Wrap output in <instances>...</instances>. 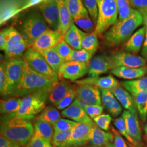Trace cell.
<instances>
[{
  "instance_id": "cell-17",
  "label": "cell",
  "mask_w": 147,
  "mask_h": 147,
  "mask_svg": "<svg viewBox=\"0 0 147 147\" xmlns=\"http://www.w3.org/2000/svg\"><path fill=\"white\" fill-rule=\"evenodd\" d=\"M126 129L129 135L138 144L142 141V132L138 119L137 113H132L129 111H124L122 114Z\"/></svg>"
},
{
  "instance_id": "cell-63",
  "label": "cell",
  "mask_w": 147,
  "mask_h": 147,
  "mask_svg": "<svg viewBox=\"0 0 147 147\" xmlns=\"http://www.w3.org/2000/svg\"><path fill=\"white\" fill-rule=\"evenodd\" d=\"M146 58H147V57H146Z\"/></svg>"
},
{
  "instance_id": "cell-30",
  "label": "cell",
  "mask_w": 147,
  "mask_h": 147,
  "mask_svg": "<svg viewBox=\"0 0 147 147\" xmlns=\"http://www.w3.org/2000/svg\"><path fill=\"white\" fill-rule=\"evenodd\" d=\"M131 94L140 117L142 122L144 123L147 119V92L140 91Z\"/></svg>"
},
{
  "instance_id": "cell-50",
  "label": "cell",
  "mask_w": 147,
  "mask_h": 147,
  "mask_svg": "<svg viewBox=\"0 0 147 147\" xmlns=\"http://www.w3.org/2000/svg\"><path fill=\"white\" fill-rule=\"evenodd\" d=\"M27 147H53L50 142L38 137L32 136Z\"/></svg>"
},
{
  "instance_id": "cell-18",
  "label": "cell",
  "mask_w": 147,
  "mask_h": 147,
  "mask_svg": "<svg viewBox=\"0 0 147 147\" xmlns=\"http://www.w3.org/2000/svg\"><path fill=\"white\" fill-rule=\"evenodd\" d=\"M19 0H1V25L21 13V6Z\"/></svg>"
},
{
  "instance_id": "cell-27",
  "label": "cell",
  "mask_w": 147,
  "mask_h": 147,
  "mask_svg": "<svg viewBox=\"0 0 147 147\" xmlns=\"http://www.w3.org/2000/svg\"><path fill=\"white\" fill-rule=\"evenodd\" d=\"M146 28L145 26L138 29L124 46V49L129 53L136 54L140 51L142 47L144 37L146 36Z\"/></svg>"
},
{
  "instance_id": "cell-52",
  "label": "cell",
  "mask_w": 147,
  "mask_h": 147,
  "mask_svg": "<svg viewBox=\"0 0 147 147\" xmlns=\"http://www.w3.org/2000/svg\"><path fill=\"white\" fill-rule=\"evenodd\" d=\"M112 131L114 137L113 144L115 147H128L124 139L113 127H112Z\"/></svg>"
},
{
  "instance_id": "cell-12",
  "label": "cell",
  "mask_w": 147,
  "mask_h": 147,
  "mask_svg": "<svg viewBox=\"0 0 147 147\" xmlns=\"http://www.w3.org/2000/svg\"><path fill=\"white\" fill-rule=\"evenodd\" d=\"M94 123L91 124L79 123L73 129L71 136L69 138L65 147H80L89 141Z\"/></svg>"
},
{
  "instance_id": "cell-21",
  "label": "cell",
  "mask_w": 147,
  "mask_h": 147,
  "mask_svg": "<svg viewBox=\"0 0 147 147\" xmlns=\"http://www.w3.org/2000/svg\"><path fill=\"white\" fill-rule=\"evenodd\" d=\"M111 73L121 79L134 80L143 77L147 73V67L137 68L118 67L112 69Z\"/></svg>"
},
{
  "instance_id": "cell-32",
  "label": "cell",
  "mask_w": 147,
  "mask_h": 147,
  "mask_svg": "<svg viewBox=\"0 0 147 147\" xmlns=\"http://www.w3.org/2000/svg\"><path fill=\"white\" fill-rule=\"evenodd\" d=\"M22 99L11 98L5 100H1L0 112L1 115H7L16 113L21 105Z\"/></svg>"
},
{
  "instance_id": "cell-22",
  "label": "cell",
  "mask_w": 147,
  "mask_h": 147,
  "mask_svg": "<svg viewBox=\"0 0 147 147\" xmlns=\"http://www.w3.org/2000/svg\"><path fill=\"white\" fill-rule=\"evenodd\" d=\"M61 113L63 117L78 123L91 124L94 123L84 109L73 104L63 110Z\"/></svg>"
},
{
  "instance_id": "cell-58",
  "label": "cell",
  "mask_w": 147,
  "mask_h": 147,
  "mask_svg": "<svg viewBox=\"0 0 147 147\" xmlns=\"http://www.w3.org/2000/svg\"><path fill=\"white\" fill-rule=\"evenodd\" d=\"M142 16H143V24H144V26L146 27V30L147 31V11Z\"/></svg>"
},
{
  "instance_id": "cell-14",
  "label": "cell",
  "mask_w": 147,
  "mask_h": 147,
  "mask_svg": "<svg viewBox=\"0 0 147 147\" xmlns=\"http://www.w3.org/2000/svg\"><path fill=\"white\" fill-rule=\"evenodd\" d=\"M64 39L63 36L58 31L49 29L39 37L31 47L37 52L55 47Z\"/></svg>"
},
{
  "instance_id": "cell-60",
  "label": "cell",
  "mask_w": 147,
  "mask_h": 147,
  "mask_svg": "<svg viewBox=\"0 0 147 147\" xmlns=\"http://www.w3.org/2000/svg\"><path fill=\"white\" fill-rule=\"evenodd\" d=\"M144 131H145V133H146V137H147V121L146 125V126L144 127Z\"/></svg>"
},
{
  "instance_id": "cell-24",
  "label": "cell",
  "mask_w": 147,
  "mask_h": 147,
  "mask_svg": "<svg viewBox=\"0 0 147 147\" xmlns=\"http://www.w3.org/2000/svg\"><path fill=\"white\" fill-rule=\"evenodd\" d=\"M111 91L116 99L126 110L130 111L132 113H137L133 97L126 89L119 85L112 89Z\"/></svg>"
},
{
  "instance_id": "cell-29",
  "label": "cell",
  "mask_w": 147,
  "mask_h": 147,
  "mask_svg": "<svg viewBox=\"0 0 147 147\" xmlns=\"http://www.w3.org/2000/svg\"><path fill=\"white\" fill-rule=\"evenodd\" d=\"M39 53L42 55V56L45 59L48 64L53 70L56 73L58 74L61 67L65 62L59 55L55 47L44 50Z\"/></svg>"
},
{
  "instance_id": "cell-9",
  "label": "cell",
  "mask_w": 147,
  "mask_h": 147,
  "mask_svg": "<svg viewBox=\"0 0 147 147\" xmlns=\"http://www.w3.org/2000/svg\"><path fill=\"white\" fill-rule=\"evenodd\" d=\"M38 8L49 28L53 31H58L59 26L58 0H45L38 5Z\"/></svg>"
},
{
  "instance_id": "cell-42",
  "label": "cell",
  "mask_w": 147,
  "mask_h": 147,
  "mask_svg": "<svg viewBox=\"0 0 147 147\" xmlns=\"http://www.w3.org/2000/svg\"><path fill=\"white\" fill-rule=\"evenodd\" d=\"M72 130L67 131L55 132L52 140L53 145L56 147H65Z\"/></svg>"
},
{
  "instance_id": "cell-51",
  "label": "cell",
  "mask_w": 147,
  "mask_h": 147,
  "mask_svg": "<svg viewBox=\"0 0 147 147\" xmlns=\"http://www.w3.org/2000/svg\"><path fill=\"white\" fill-rule=\"evenodd\" d=\"M130 5L142 16L147 11V0H129Z\"/></svg>"
},
{
  "instance_id": "cell-57",
  "label": "cell",
  "mask_w": 147,
  "mask_h": 147,
  "mask_svg": "<svg viewBox=\"0 0 147 147\" xmlns=\"http://www.w3.org/2000/svg\"><path fill=\"white\" fill-rule=\"evenodd\" d=\"M141 53L142 55L144 57H147V31L146 32V36H145V40L143 42V47H142Z\"/></svg>"
},
{
  "instance_id": "cell-62",
  "label": "cell",
  "mask_w": 147,
  "mask_h": 147,
  "mask_svg": "<svg viewBox=\"0 0 147 147\" xmlns=\"http://www.w3.org/2000/svg\"><path fill=\"white\" fill-rule=\"evenodd\" d=\"M96 147V146H92V147Z\"/></svg>"
},
{
  "instance_id": "cell-36",
  "label": "cell",
  "mask_w": 147,
  "mask_h": 147,
  "mask_svg": "<svg viewBox=\"0 0 147 147\" xmlns=\"http://www.w3.org/2000/svg\"><path fill=\"white\" fill-rule=\"evenodd\" d=\"M116 1L118 11V16L117 22L121 23L131 16L134 9H132L131 8L129 0Z\"/></svg>"
},
{
  "instance_id": "cell-31",
  "label": "cell",
  "mask_w": 147,
  "mask_h": 147,
  "mask_svg": "<svg viewBox=\"0 0 147 147\" xmlns=\"http://www.w3.org/2000/svg\"><path fill=\"white\" fill-rule=\"evenodd\" d=\"M121 84L131 94L140 91L147 92V76L134 80L122 81Z\"/></svg>"
},
{
  "instance_id": "cell-48",
  "label": "cell",
  "mask_w": 147,
  "mask_h": 147,
  "mask_svg": "<svg viewBox=\"0 0 147 147\" xmlns=\"http://www.w3.org/2000/svg\"><path fill=\"white\" fill-rule=\"evenodd\" d=\"M0 92L1 96H6L9 95L5 76V67L3 62H1L0 65Z\"/></svg>"
},
{
  "instance_id": "cell-10",
  "label": "cell",
  "mask_w": 147,
  "mask_h": 147,
  "mask_svg": "<svg viewBox=\"0 0 147 147\" xmlns=\"http://www.w3.org/2000/svg\"><path fill=\"white\" fill-rule=\"evenodd\" d=\"M88 64L74 61L63 63L58 72L59 80H68L76 81L88 73Z\"/></svg>"
},
{
  "instance_id": "cell-38",
  "label": "cell",
  "mask_w": 147,
  "mask_h": 147,
  "mask_svg": "<svg viewBox=\"0 0 147 147\" xmlns=\"http://www.w3.org/2000/svg\"><path fill=\"white\" fill-rule=\"evenodd\" d=\"M74 20L75 24L87 33H90L94 31L96 24L90 16H80L74 19Z\"/></svg>"
},
{
  "instance_id": "cell-23",
  "label": "cell",
  "mask_w": 147,
  "mask_h": 147,
  "mask_svg": "<svg viewBox=\"0 0 147 147\" xmlns=\"http://www.w3.org/2000/svg\"><path fill=\"white\" fill-rule=\"evenodd\" d=\"M101 100L106 109L113 117L120 115L122 107L119 101L110 89H101Z\"/></svg>"
},
{
  "instance_id": "cell-44",
  "label": "cell",
  "mask_w": 147,
  "mask_h": 147,
  "mask_svg": "<svg viewBox=\"0 0 147 147\" xmlns=\"http://www.w3.org/2000/svg\"><path fill=\"white\" fill-rule=\"evenodd\" d=\"M54 47L59 55L63 59L64 62H69L71 53L73 49L64 41V39Z\"/></svg>"
},
{
  "instance_id": "cell-53",
  "label": "cell",
  "mask_w": 147,
  "mask_h": 147,
  "mask_svg": "<svg viewBox=\"0 0 147 147\" xmlns=\"http://www.w3.org/2000/svg\"><path fill=\"white\" fill-rule=\"evenodd\" d=\"M44 1L45 0H26L24 4L22 5L20 10L21 12L28 8H31L32 7L39 5Z\"/></svg>"
},
{
  "instance_id": "cell-13",
  "label": "cell",
  "mask_w": 147,
  "mask_h": 147,
  "mask_svg": "<svg viewBox=\"0 0 147 147\" xmlns=\"http://www.w3.org/2000/svg\"><path fill=\"white\" fill-rule=\"evenodd\" d=\"M116 67H125L129 68H141L144 67L146 61L142 57L134 55L125 51H119L111 56Z\"/></svg>"
},
{
  "instance_id": "cell-11",
  "label": "cell",
  "mask_w": 147,
  "mask_h": 147,
  "mask_svg": "<svg viewBox=\"0 0 147 147\" xmlns=\"http://www.w3.org/2000/svg\"><path fill=\"white\" fill-rule=\"evenodd\" d=\"M115 68L116 65L111 56L102 54L90 60L88 64L87 73L89 77H98Z\"/></svg>"
},
{
  "instance_id": "cell-5",
  "label": "cell",
  "mask_w": 147,
  "mask_h": 147,
  "mask_svg": "<svg viewBox=\"0 0 147 147\" xmlns=\"http://www.w3.org/2000/svg\"><path fill=\"white\" fill-rule=\"evenodd\" d=\"M51 89L40 90L24 96L22 99L19 110L16 113L10 115L28 120L34 118L45 109Z\"/></svg>"
},
{
  "instance_id": "cell-7",
  "label": "cell",
  "mask_w": 147,
  "mask_h": 147,
  "mask_svg": "<svg viewBox=\"0 0 147 147\" xmlns=\"http://www.w3.org/2000/svg\"><path fill=\"white\" fill-rule=\"evenodd\" d=\"M9 95L15 96L21 82L24 71L25 59L24 57L7 59L3 62Z\"/></svg>"
},
{
  "instance_id": "cell-4",
  "label": "cell",
  "mask_w": 147,
  "mask_h": 147,
  "mask_svg": "<svg viewBox=\"0 0 147 147\" xmlns=\"http://www.w3.org/2000/svg\"><path fill=\"white\" fill-rule=\"evenodd\" d=\"M56 83L33 70L25 60L23 76L15 96H25L40 90L51 89Z\"/></svg>"
},
{
  "instance_id": "cell-6",
  "label": "cell",
  "mask_w": 147,
  "mask_h": 147,
  "mask_svg": "<svg viewBox=\"0 0 147 147\" xmlns=\"http://www.w3.org/2000/svg\"><path fill=\"white\" fill-rule=\"evenodd\" d=\"M98 18L94 32L100 35L116 22L118 11L116 0H97Z\"/></svg>"
},
{
  "instance_id": "cell-45",
  "label": "cell",
  "mask_w": 147,
  "mask_h": 147,
  "mask_svg": "<svg viewBox=\"0 0 147 147\" xmlns=\"http://www.w3.org/2000/svg\"><path fill=\"white\" fill-rule=\"evenodd\" d=\"M79 123L69 119L61 118L53 125L55 132H64L71 130Z\"/></svg>"
},
{
  "instance_id": "cell-2",
  "label": "cell",
  "mask_w": 147,
  "mask_h": 147,
  "mask_svg": "<svg viewBox=\"0 0 147 147\" xmlns=\"http://www.w3.org/2000/svg\"><path fill=\"white\" fill-rule=\"evenodd\" d=\"M143 23L141 14L134 9L131 16L123 22L112 25L104 36L105 45L109 47H116L125 42L134 31Z\"/></svg>"
},
{
  "instance_id": "cell-39",
  "label": "cell",
  "mask_w": 147,
  "mask_h": 147,
  "mask_svg": "<svg viewBox=\"0 0 147 147\" xmlns=\"http://www.w3.org/2000/svg\"><path fill=\"white\" fill-rule=\"evenodd\" d=\"M6 40L7 47L14 46L25 42L20 32L13 27L7 28Z\"/></svg>"
},
{
  "instance_id": "cell-28",
  "label": "cell",
  "mask_w": 147,
  "mask_h": 147,
  "mask_svg": "<svg viewBox=\"0 0 147 147\" xmlns=\"http://www.w3.org/2000/svg\"><path fill=\"white\" fill-rule=\"evenodd\" d=\"M53 126L46 121L36 118V121L34 122V131L33 136L51 142L53 140L54 134Z\"/></svg>"
},
{
  "instance_id": "cell-15",
  "label": "cell",
  "mask_w": 147,
  "mask_h": 147,
  "mask_svg": "<svg viewBox=\"0 0 147 147\" xmlns=\"http://www.w3.org/2000/svg\"><path fill=\"white\" fill-rule=\"evenodd\" d=\"M77 98L89 105H101V91L90 84H81L77 87Z\"/></svg>"
},
{
  "instance_id": "cell-25",
  "label": "cell",
  "mask_w": 147,
  "mask_h": 147,
  "mask_svg": "<svg viewBox=\"0 0 147 147\" xmlns=\"http://www.w3.org/2000/svg\"><path fill=\"white\" fill-rule=\"evenodd\" d=\"M113 135L110 132L104 131L94 123L90 134L89 141L96 147L106 146L113 141Z\"/></svg>"
},
{
  "instance_id": "cell-35",
  "label": "cell",
  "mask_w": 147,
  "mask_h": 147,
  "mask_svg": "<svg viewBox=\"0 0 147 147\" xmlns=\"http://www.w3.org/2000/svg\"><path fill=\"white\" fill-rule=\"evenodd\" d=\"M99 47L98 34L94 31L86 33L82 41V48L94 55Z\"/></svg>"
},
{
  "instance_id": "cell-61",
  "label": "cell",
  "mask_w": 147,
  "mask_h": 147,
  "mask_svg": "<svg viewBox=\"0 0 147 147\" xmlns=\"http://www.w3.org/2000/svg\"><path fill=\"white\" fill-rule=\"evenodd\" d=\"M21 147V146H20V145H19V144H16V145H15L14 147Z\"/></svg>"
},
{
  "instance_id": "cell-41",
  "label": "cell",
  "mask_w": 147,
  "mask_h": 147,
  "mask_svg": "<svg viewBox=\"0 0 147 147\" xmlns=\"http://www.w3.org/2000/svg\"><path fill=\"white\" fill-rule=\"evenodd\" d=\"M77 97V87L73 86L68 93L55 106L58 110H64L73 102Z\"/></svg>"
},
{
  "instance_id": "cell-56",
  "label": "cell",
  "mask_w": 147,
  "mask_h": 147,
  "mask_svg": "<svg viewBox=\"0 0 147 147\" xmlns=\"http://www.w3.org/2000/svg\"><path fill=\"white\" fill-rule=\"evenodd\" d=\"M72 104L77 105V106H78L79 107H81V108H82V109H85V108L86 107V106L88 105V104H87L83 100L80 99L79 98H78L77 97H76V98L74 100Z\"/></svg>"
},
{
  "instance_id": "cell-8",
  "label": "cell",
  "mask_w": 147,
  "mask_h": 147,
  "mask_svg": "<svg viewBox=\"0 0 147 147\" xmlns=\"http://www.w3.org/2000/svg\"><path fill=\"white\" fill-rule=\"evenodd\" d=\"M24 58L30 68L55 82L59 81L58 74L49 66L42 55L29 47L24 53Z\"/></svg>"
},
{
  "instance_id": "cell-34",
  "label": "cell",
  "mask_w": 147,
  "mask_h": 147,
  "mask_svg": "<svg viewBox=\"0 0 147 147\" xmlns=\"http://www.w3.org/2000/svg\"><path fill=\"white\" fill-rule=\"evenodd\" d=\"M61 118L59 111L52 106L47 107L37 117V119L46 121L53 126Z\"/></svg>"
},
{
  "instance_id": "cell-49",
  "label": "cell",
  "mask_w": 147,
  "mask_h": 147,
  "mask_svg": "<svg viewBox=\"0 0 147 147\" xmlns=\"http://www.w3.org/2000/svg\"><path fill=\"white\" fill-rule=\"evenodd\" d=\"M104 109V107L101 105H88L84 110L91 118L94 119L97 116L101 115Z\"/></svg>"
},
{
  "instance_id": "cell-55",
  "label": "cell",
  "mask_w": 147,
  "mask_h": 147,
  "mask_svg": "<svg viewBox=\"0 0 147 147\" xmlns=\"http://www.w3.org/2000/svg\"><path fill=\"white\" fill-rule=\"evenodd\" d=\"M7 28L3 30L0 33V49L1 50L5 51L7 47V40H6Z\"/></svg>"
},
{
  "instance_id": "cell-40",
  "label": "cell",
  "mask_w": 147,
  "mask_h": 147,
  "mask_svg": "<svg viewBox=\"0 0 147 147\" xmlns=\"http://www.w3.org/2000/svg\"><path fill=\"white\" fill-rule=\"evenodd\" d=\"M93 56L92 53L83 49L81 50L73 49L71 53L69 62L74 61L89 64Z\"/></svg>"
},
{
  "instance_id": "cell-59",
  "label": "cell",
  "mask_w": 147,
  "mask_h": 147,
  "mask_svg": "<svg viewBox=\"0 0 147 147\" xmlns=\"http://www.w3.org/2000/svg\"><path fill=\"white\" fill-rule=\"evenodd\" d=\"M105 147H115L114 146V145H113V144L112 143H109V144H107V145H106L105 146Z\"/></svg>"
},
{
  "instance_id": "cell-47",
  "label": "cell",
  "mask_w": 147,
  "mask_h": 147,
  "mask_svg": "<svg viewBox=\"0 0 147 147\" xmlns=\"http://www.w3.org/2000/svg\"><path fill=\"white\" fill-rule=\"evenodd\" d=\"M93 119L95 123L101 129L106 131L109 130L110 125L112 121V118L110 115L101 114L94 118Z\"/></svg>"
},
{
  "instance_id": "cell-16",
  "label": "cell",
  "mask_w": 147,
  "mask_h": 147,
  "mask_svg": "<svg viewBox=\"0 0 147 147\" xmlns=\"http://www.w3.org/2000/svg\"><path fill=\"white\" fill-rule=\"evenodd\" d=\"M78 85L90 84L101 89L112 90L119 85L118 81L112 75L103 77H89L75 81Z\"/></svg>"
},
{
  "instance_id": "cell-26",
  "label": "cell",
  "mask_w": 147,
  "mask_h": 147,
  "mask_svg": "<svg viewBox=\"0 0 147 147\" xmlns=\"http://www.w3.org/2000/svg\"><path fill=\"white\" fill-rule=\"evenodd\" d=\"M86 33L80 30L74 24L64 36V40L69 45L75 50H81L82 41Z\"/></svg>"
},
{
  "instance_id": "cell-3",
  "label": "cell",
  "mask_w": 147,
  "mask_h": 147,
  "mask_svg": "<svg viewBox=\"0 0 147 147\" xmlns=\"http://www.w3.org/2000/svg\"><path fill=\"white\" fill-rule=\"evenodd\" d=\"M49 29L41 13L37 10H32L22 19L18 31L25 42L31 47L37 39Z\"/></svg>"
},
{
  "instance_id": "cell-54",
  "label": "cell",
  "mask_w": 147,
  "mask_h": 147,
  "mask_svg": "<svg viewBox=\"0 0 147 147\" xmlns=\"http://www.w3.org/2000/svg\"><path fill=\"white\" fill-rule=\"evenodd\" d=\"M17 144L11 140L1 135L0 137V147H13Z\"/></svg>"
},
{
  "instance_id": "cell-33",
  "label": "cell",
  "mask_w": 147,
  "mask_h": 147,
  "mask_svg": "<svg viewBox=\"0 0 147 147\" xmlns=\"http://www.w3.org/2000/svg\"><path fill=\"white\" fill-rule=\"evenodd\" d=\"M67 5L74 19L80 16H89L82 0H67Z\"/></svg>"
},
{
  "instance_id": "cell-37",
  "label": "cell",
  "mask_w": 147,
  "mask_h": 147,
  "mask_svg": "<svg viewBox=\"0 0 147 147\" xmlns=\"http://www.w3.org/2000/svg\"><path fill=\"white\" fill-rule=\"evenodd\" d=\"M30 47L25 42L12 47H8L5 50V58L7 59L22 57L24 52Z\"/></svg>"
},
{
  "instance_id": "cell-20",
  "label": "cell",
  "mask_w": 147,
  "mask_h": 147,
  "mask_svg": "<svg viewBox=\"0 0 147 147\" xmlns=\"http://www.w3.org/2000/svg\"><path fill=\"white\" fill-rule=\"evenodd\" d=\"M73 87V85L66 80H61L50 89L48 95V101L52 104L56 105L63 99Z\"/></svg>"
},
{
  "instance_id": "cell-19",
  "label": "cell",
  "mask_w": 147,
  "mask_h": 147,
  "mask_svg": "<svg viewBox=\"0 0 147 147\" xmlns=\"http://www.w3.org/2000/svg\"><path fill=\"white\" fill-rule=\"evenodd\" d=\"M58 3L59 8V26L58 31L64 38L70 27L74 24V20L69 9L67 0H58Z\"/></svg>"
},
{
  "instance_id": "cell-43",
  "label": "cell",
  "mask_w": 147,
  "mask_h": 147,
  "mask_svg": "<svg viewBox=\"0 0 147 147\" xmlns=\"http://www.w3.org/2000/svg\"><path fill=\"white\" fill-rule=\"evenodd\" d=\"M115 126H116L117 130L121 133V134L125 137L126 140L130 142L135 147H139L138 144L130 136L127 132V129H126V124L125 123V121L124 118L121 117L117 119H116L114 121L113 123Z\"/></svg>"
},
{
  "instance_id": "cell-1",
  "label": "cell",
  "mask_w": 147,
  "mask_h": 147,
  "mask_svg": "<svg viewBox=\"0 0 147 147\" xmlns=\"http://www.w3.org/2000/svg\"><path fill=\"white\" fill-rule=\"evenodd\" d=\"M1 135L16 144L24 146L33 135L34 127L31 121L20 117L7 115L1 117Z\"/></svg>"
},
{
  "instance_id": "cell-46",
  "label": "cell",
  "mask_w": 147,
  "mask_h": 147,
  "mask_svg": "<svg viewBox=\"0 0 147 147\" xmlns=\"http://www.w3.org/2000/svg\"><path fill=\"white\" fill-rule=\"evenodd\" d=\"M82 1L90 17L96 25L99 15L97 0H82Z\"/></svg>"
}]
</instances>
